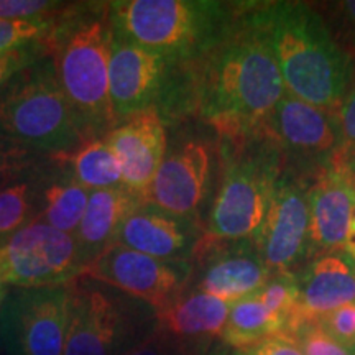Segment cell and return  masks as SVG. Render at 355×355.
Listing matches in <instances>:
<instances>
[{
  "instance_id": "8992f818",
  "label": "cell",
  "mask_w": 355,
  "mask_h": 355,
  "mask_svg": "<svg viewBox=\"0 0 355 355\" xmlns=\"http://www.w3.org/2000/svg\"><path fill=\"white\" fill-rule=\"evenodd\" d=\"M0 133L51 157L74 152L86 141L48 58L0 92Z\"/></svg>"
},
{
  "instance_id": "e0dca14e",
  "label": "cell",
  "mask_w": 355,
  "mask_h": 355,
  "mask_svg": "<svg viewBox=\"0 0 355 355\" xmlns=\"http://www.w3.org/2000/svg\"><path fill=\"white\" fill-rule=\"evenodd\" d=\"M202 239L204 230L199 229L196 219L171 214L144 202L123 222L115 243L153 259L191 261Z\"/></svg>"
},
{
  "instance_id": "d590c367",
  "label": "cell",
  "mask_w": 355,
  "mask_h": 355,
  "mask_svg": "<svg viewBox=\"0 0 355 355\" xmlns=\"http://www.w3.org/2000/svg\"><path fill=\"white\" fill-rule=\"evenodd\" d=\"M232 350V349H230ZM234 355H304L295 340L286 336H275L248 347L232 350Z\"/></svg>"
},
{
  "instance_id": "3957f363",
  "label": "cell",
  "mask_w": 355,
  "mask_h": 355,
  "mask_svg": "<svg viewBox=\"0 0 355 355\" xmlns=\"http://www.w3.org/2000/svg\"><path fill=\"white\" fill-rule=\"evenodd\" d=\"M248 3L207 0H122L109 3L115 37L165 56L171 64L201 61L232 32Z\"/></svg>"
},
{
  "instance_id": "52a82bcc",
  "label": "cell",
  "mask_w": 355,
  "mask_h": 355,
  "mask_svg": "<svg viewBox=\"0 0 355 355\" xmlns=\"http://www.w3.org/2000/svg\"><path fill=\"white\" fill-rule=\"evenodd\" d=\"M83 272L76 237L53 229L42 219H33L0 247V282L7 286H66Z\"/></svg>"
},
{
  "instance_id": "836d02e7",
  "label": "cell",
  "mask_w": 355,
  "mask_h": 355,
  "mask_svg": "<svg viewBox=\"0 0 355 355\" xmlns=\"http://www.w3.org/2000/svg\"><path fill=\"white\" fill-rule=\"evenodd\" d=\"M61 2L50 0H0V20H32L63 10Z\"/></svg>"
},
{
  "instance_id": "60d3db41",
  "label": "cell",
  "mask_w": 355,
  "mask_h": 355,
  "mask_svg": "<svg viewBox=\"0 0 355 355\" xmlns=\"http://www.w3.org/2000/svg\"><path fill=\"white\" fill-rule=\"evenodd\" d=\"M355 241V209L350 217V229H349V242Z\"/></svg>"
},
{
  "instance_id": "f546056e",
  "label": "cell",
  "mask_w": 355,
  "mask_h": 355,
  "mask_svg": "<svg viewBox=\"0 0 355 355\" xmlns=\"http://www.w3.org/2000/svg\"><path fill=\"white\" fill-rule=\"evenodd\" d=\"M48 50H50V40H42L0 55V92L21 73L46 58Z\"/></svg>"
},
{
  "instance_id": "1f68e13d",
  "label": "cell",
  "mask_w": 355,
  "mask_h": 355,
  "mask_svg": "<svg viewBox=\"0 0 355 355\" xmlns=\"http://www.w3.org/2000/svg\"><path fill=\"white\" fill-rule=\"evenodd\" d=\"M298 344L304 355H355L352 350L343 347L321 329L318 322H306L290 336Z\"/></svg>"
},
{
  "instance_id": "f35d334b",
  "label": "cell",
  "mask_w": 355,
  "mask_h": 355,
  "mask_svg": "<svg viewBox=\"0 0 355 355\" xmlns=\"http://www.w3.org/2000/svg\"><path fill=\"white\" fill-rule=\"evenodd\" d=\"M7 296H8V286L3 285V283L0 282V308H2L3 301L7 300Z\"/></svg>"
},
{
  "instance_id": "7a4b0ae2",
  "label": "cell",
  "mask_w": 355,
  "mask_h": 355,
  "mask_svg": "<svg viewBox=\"0 0 355 355\" xmlns=\"http://www.w3.org/2000/svg\"><path fill=\"white\" fill-rule=\"evenodd\" d=\"M248 19L272 48L288 94L334 114L352 83L355 61L321 13L306 2H270L250 8Z\"/></svg>"
},
{
  "instance_id": "7402d4cb",
  "label": "cell",
  "mask_w": 355,
  "mask_h": 355,
  "mask_svg": "<svg viewBox=\"0 0 355 355\" xmlns=\"http://www.w3.org/2000/svg\"><path fill=\"white\" fill-rule=\"evenodd\" d=\"M275 336H286V324L254 293L232 304L220 340L225 347L235 350Z\"/></svg>"
},
{
  "instance_id": "8d00e7d4",
  "label": "cell",
  "mask_w": 355,
  "mask_h": 355,
  "mask_svg": "<svg viewBox=\"0 0 355 355\" xmlns=\"http://www.w3.org/2000/svg\"><path fill=\"white\" fill-rule=\"evenodd\" d=\"M207 355H234V354H232V350H230L229 347H225L224 344H219V345H216V347L209 349Z\"/></svg>"
},
{
  "instance_id": "44dd1931",
  "label": "cell",
  "mask_w": 355,
  "mask_h": 355,
  "mask_svg": "<svg viewBox=\"0 0 355 355\" xmlns=\"http://www.w3.org/2000/svg\"><path fill=\"white\" fill-rule=\"evenodd\" d=\"M232 304L196 290L183 295L166 309L155 313V329L186 340L211 343L220 337Z\"/></svg>"
},
{
  "instance_id": "ac0fdd59",
  "label": "cell",
  "mask_w": 355,
  "mask_h": 355,
  "mask_svg": "<svg viewBox=\"0 0 355 355\" xmlns=\"http://www.w3.org/2000/svg\"><path fill=\"white\" fill-rule=\"evenodd\" d=\"M355 209V176L331 165L319 173L309 189V255L337 254L349 243Z\"/></svg>"
},
{
  "instance_id": "ffe728a7",
  "label": "cell",
  "mask_w": 355,
  "mask_h": 355,
  "mask_svg": "<svg viewBox=\"0 0 355 355\" xmlns=\"http://www.w3.org/2000/svg\"><path fill=\"white\" fill-rule=\"evenodd\" d=\"M144 202H146L145 194L123 184L91 191L81 225L74 234L84 268L105 248L114 245L123 222Z\"/></svg>"
},
{
  "instance_id": "ab89813d",
  "label": "cell",
  "mask_w": 355,
  "mask_h": 355,
  "mask_svg": "<svg viewBox=\"0 0 355 355\" xmlns=\"http://www.w3.org/2000/svg\"><path fill=\"white\" fill-rule=\"evenodd\" d=\"M345 250H347L349 259L352 260V263L355 265V241H350V242L347 243V247H345Z\"/></svg>"
},
{
  "instance_id": "603a6c76",
  "label": "cell",
  "mask_w": 355,
  "mask_h": 355,
  "mask_svg": "<svg viewBox=\"0 0 355 355\" xmlns=\"http://www.w3.org/2000/svg\"><path fill=\"white\" fill-rule=\"evenodd\" d=\"M58 163H66L73 180L87 189H105L122 186V171L107 141L94 139L84 141L74 152L55 155Z\"/></svg>"
},
{
  "instance_id": "d6a6232c",
  "label": "cell",
  "mask_w": 355,
  "mask_h": 355,
  "mask_svg": "<svg viewBox=\"0 0 355 355\" xmlns=\"http://www.w3.org/2000/svg\"><path fill=\"white\" fill-rule=\"evenodd\" d=\"M318 324L337 344L355 352V303L324 314L318 319Z\"/></svg>"
},
{
  "instance_id": "b9f144b4",
  "label": "cell",
  "mask_w": 355,
  "mask_h": 355,
  "mask_svg": "<svg viewBox=\"0 0 355 355\" xmlns=\"http://www.w3.org/2000/svg\"><path fill=\"white\" fill-rule=\"evenodd\" d=\"M2 352H6V350H3V340H2V332H0V354Z\"/></svg>"
},
{
  "instance_id": "2e32d148",
  "label": "cell",
  "mask_w": 355,
  "mask_h": 355,
  "mask_svg": "<svg viewBox=\"0 0 355 355\" xmlns=\"http://www.w3.org/2000/svg\"><path fill=\"white\" fill-rule=\"evenodd\" d=\"M122 171V184L146 194L166 157V132L157 107L123 119L104 137Z\"/></svg>"
},
{
  "instance_id": "d6986e66",
  "label": "cell",
  "mask_w": 355,
  "mask_h": 355,
  "mask_svg": "<svg viewBox=\"0 0 355 355\" xmlns=\"http://www.w3.org/2000/svg\"><path fill=\"white\" fill-rule=\"evenodd\" d=\"M298 282L300 319L296 329L301 324L318 322L319 318L340 306L355 303V265L349 257H316Z\"/></svg>"
},
{
  "instance_id": "f1b7e54d",
  "label": "cell",
  "mask_w": 355,
  "mask_h": 355,
  "mask_svg": "<svg viewBox=\"0 0 355 355\" xmlns=\"http://www.w3.org/2000/svg\"><path fill=\"white\" fill-rule=\"evenodd\" d=\"M37 165L35 150L0 135V189L7 188Z\"/></svg>"
},
{
  "instance_id": "30bf717a",
  "label": "cell",
  "mask_w": 355,
  "mask_h": 355,
  "mask_svg": "<svg viewBox=\"0 0 355 355\" xmlns=\"http://www.w3.org/2000/svg\"><path fill=\"white\" fill-rule=\"evenodd\" d=\"M128 306L109 286L79 277L71 283L64 355H123L133 344Z\"/></svg>"
},
{
  "instance_id": "74e56055",
  "label": "cell",
  "mask_w": 355,
  "mask_h": 355,
  "mask_svg": "<svg viewBox=\"0 0 355 355\" xmlns=\"http://www.w3.org/2000/svg\"><path fill=\"white\" fill-rule=\"evenodd\" d=\"M336 166H343V168H345V170H347L349 173H352V175L355 176V155H354V157H350L349 159H345L344 163H339V165H336Z\"/></svg>"
},
{
  "instance_id": "cb8c5ba5",
  "label": "cell",
  "mask_w": 355,
  "mask_h": 355,
  "mask_svg": "<svg viewBox=\"0 0 355 355\" xmlns=\"http://www.w3.org/2000/svg\"><path fill=\"white\" fill-rule=\"evenodd\" d=\"M89 194L91 189L76 183L73 178L63 183H53L44 189L38 219L60 232L74 235L86 212Z\"/></svg>"
},
{
  "instance_id": "83f0119b",
  "label": "cell",
  "mask_w": 355,
  "mask_h": 355,
  "mask_svg": "<svg viewBox=\"0 0 355 355\" xmlns=\"http://www.w3.org/2000/svg\"><path fill=\"white\" fill-rule=\"evenodd\" d=\"M211 343H198L155 329L152 334L133 344L123 355H207Z\"/></svg>"
},
{
  "instance_id": "484cf974",
  "label": "cell",
  "mask_w": 355,
  "mask_h": 355,
  "mask_svg": "<svg viewBox=\"0 0 355 355\" xmlns=\"http://www.w3.org/2000/svg\"><path fill=\"white\" fill-rule=\"evenodd\" d=\"M257 295L266 308L285 321L286 336L290 337L300 319L298 277L295 273H273Z\"/></svg>"
},
{
  "instance_id": "4316f807",
  "label": "cell",
  "mask_w": 355,
  "mask_h": 355,
  "mask_svg": "<svg viewBox=\"0 0 355 355\" xmlns=\"http://www.w3.org/2000/svg\"><path fill=\"white\" fill-rule=\"evenodd\" d=\"M63 17L53 13L32 20H0V55L24 44L50 40Z\"/></svg>"
},
{
  "instance_id": "4fadbf2b",
  "label": "cell",
  "mask_w": 355,
  "mask_h": 355,
  "mask_svg": "<svg viewBox=\"0 0 355 355\" xmlns=\"http://www.w3.org/2000/svg\"><path fill=\"white\" fill-rule=\"evenodd\" d=\"M171 63L165 56L112 33L109 56V96L115 122L157 107Z\"/></svg>"
},
{
  "instance_id": "6da1fadb",
  "label": "cell",
  "mask_w": 355,
  "mask_h": 355,
  "mask_svg": "<svg viewBox=\"0 0 355 355\" xmlns=\"http://www.w3.org/2000/svg\"><path fill=\"white\" fill-rule=\"evenodd\" d=\"M241 20L209 55L194 79L199 114L229 144L255 135L285 94V84L268 42L248 19Z\"/></svg>"
},
{
  "instance_id": "5b68a950",
  "label": "cell",
  "mask_w": 355,
  "mask_h": 355,
  "mask_svg": "<svg viewBox=\"0 0 355 355\" xmlns=\"http://www.w3.org/2000/svg\"><path fill=\"white\" fill-rule=\"evenodd\" d=\"M204 237L217 242L247 241L263 222L285 163L282 152L260 130L232 144Z\"/></svg>"
},
{
  "instance_id": "4dcf8cb0",
  "label": "cell",
  "mask_w": 355,
  "mask_h": 355,
  "mask_svg": "<svg viewBox=\"0 0 355 355\" xmlns=\"http://www.w3.org/2000/svg\"><path fill=\"white\" fill-rule=\"evenodd\" d=\"M339 125L340 144L332 165H339L355 155V73L343 102L334 112Z\"/></svg>"
},
{
  "instance_id": "ba28073f",
  "label": "cell",
  "mask_w": 355,
  "mask_h": 355,
  "mask_svg": "<svg viewBox=\"0 0 355 355\" xmlns=\"http://www.w3.org/2000/svg\"><path fill=\"white\" fill-rule=\"evenodd\" d=\"M71 285L8 293L0 332L8 355H64Z\"/></svg>"
},
{
  "instance_id": "7c38bea8",
  "label": "cell",
  "mask_w": 355,
  "mask_h": 355,
  "mask_svg": "<svg viewBox=\"0 0 355 355\" xmlns=\"http://www.w3.org/2000/svg\"><path fill=\"white\" fill-rule=\"evenodd\" d=\"M309 176L283 168L272 201L252 242L272 273L291 270L309 255Z\"/></svg>"
},
{
  "instance_id": "5bb4252c",
  "label": "cell",
  "mask_w": 355,
  "mask_h": 355,
  "mask_svg": "<svg viewBox=\"0 0 355 355\" xmlns=\"http://www.w3.org/2000/svg\"><path fill=\"white\" fill-rule=\"evenodd\" d=\"M212 152L206 141L189 140L163 159L146 202L171 214L196 219V212L207 194Z\"/></svg>"
},
{
  "instance_id": "277c9868",
  "label": "cell",
  "mask_w": 355,
  "mask_h": 355,
  "mask_svg": "<svg viewBox=\"0 0 355 355\" xmlns=\"http://www.w3.org/2000/svg\"><path fill=\"white\" fill-rule=\"evenodd\" d=\"M110 43L109 15L78 24L63 17L50 38L58 81L86 141L104 139L117 125L109 96Z\"/></svg>"
},
{
  "instance_id": "9c48e42d",
  "label": "cell",
  "mask_w": 355,
  "mask_h": 355,
  "mask_svg": "<svg viewBox=\"0 0 355 355\" xmlns=\"http://www.w3.org/2000/svg\"><path fill=\"white\" fill-rule=\"evenodd\" d=\"M193 270L191 261L153 259L114 243L84 268L81 277L145 301L158 313L183 296Z\"/></svg>"
},
{
  "instance_id": "e575fe53",
  "label": "cell",
  "mask_w": 355,
  "mask_h": 355,
  "mask_svg": "<svg viewBox=\"0 0 355 355\" xmlns=\"http://www.w3.org/2000/svg\"><path fill=\"white\" fill-rule=\"evenodd\" d=\"M332 20L337 25L336 42L352 56L355 61V0L331 3Z\"/></svg>"
},
{
  "instance_id": "8fae6325",
  "label": "cell",
  "mask_w": 355,
  "mask_h": 355,
  "mask_svg": "<svg viewBox=\"0 0 355 355\" xmlns=\"http://www.w3.org/2000/svg\"><path fill=\"white\" fill-rule=\"evenodd\" d=\"M260 132L282 152L283 163L303 166V175L316 178L334 162L340 135L332 112L296 99L285 92L266 115ZM295 166L291 170H295Z\"/></svg>"
},
{
  "instance_id": "9a60e30c",
  "label": "cell",
  "mask_w": 355,
  "mask_h": 355,
  "mask_svg": "<svg viewBox=\"0 0 355 355\" xmlns=\"http://www.w3.org/2000/svg\"><path fill=\"white\" fill-rule=\"evenodd\" d=\"M194 259L204 263L198 290L227 303L254 295L273 275L248 239L222 245L204 237Z\"/></svg>"
},
{
  "instance_id": "d4e9b609",
  "label": "cell",
  "mask_w": 355,
  "mask_h": 355,
  "mask_svg": "<svg viewBox=\"0 0 355 355\" xmlns=\"http://www.w3.org/2000/svg\"><path fill=\"white\" fill-rule=\"evenodd\" d=\"M35 207V189L26 181L0 189V247L33 220Z\"/></svg>"
}]
</instances>
